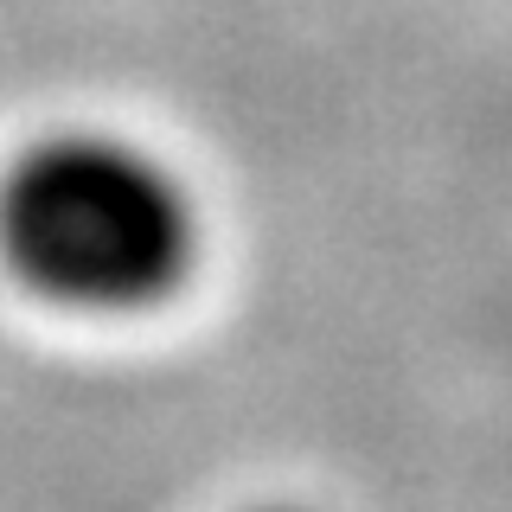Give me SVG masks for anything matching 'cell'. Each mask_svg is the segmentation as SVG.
Here are the masks:
<instances>
[{
    "label": "cell",
    "instance_id": "cell-1",
    "mask_svg": "<svg viewBox=\"0 0 512 512\" xmlns=\"http://www.w3.org/2000/svg\"><path fill=\"white\" fill-rule=\"evenodd\" d=\"M0 269L64 314H154L199 269V205L141 141L52 128L0 173Z\"/></svg>",
    "mask_w": 512,
    "mask_h": 512
},
{
    "label": "cell",
    "instance_id": "cell-2",
    "mask_svg": "<svg viewBox=\"0 0 512 512\" xmlns=\"http://www.w3.org/2000/svg\"><path fill=\"white\" fill-rule=\"evenodd\" d=\"M256 512H314V506H256Z\"/></svg>",
    "mask_w": 512,
    "mask_h": 512
}]
</instances>
